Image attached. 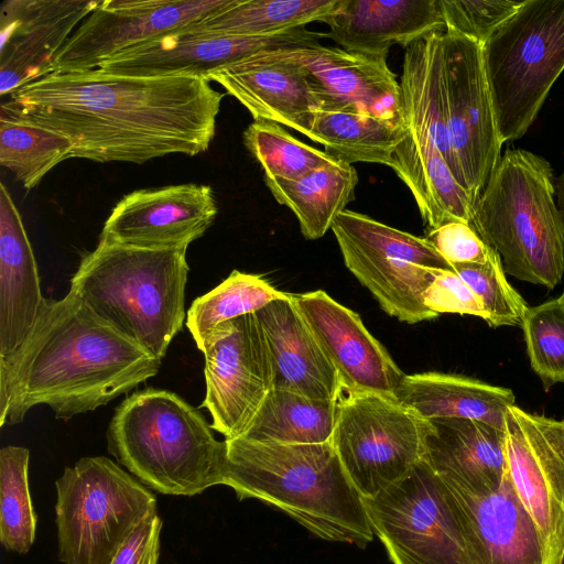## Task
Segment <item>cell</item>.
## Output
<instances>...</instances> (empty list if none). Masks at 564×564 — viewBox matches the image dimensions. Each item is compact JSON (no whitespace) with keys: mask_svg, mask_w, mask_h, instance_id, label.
I'll use <instances>...</instances> for the list:
<instances>
[{"mask_svg":"<svg viewBox=\"0 0 564 564\" xmlns=\"http://www.w3.org/2000/svg\"><path fill=\"white\" fill-rule=\"evenodd\" d=\"M224 94L202 77L52 73L9 95L0 113L67 138L73 158L142 164L205 152Z\"/></svg>","mask_w":564,"mask_h":564,"instance_id":"6da1fadb","label":"cell"},{"mask_svg":"<svg viewBox=\"0 0 564 564\" xmlns=\"http://www.w3.org/2000/svg\"><path fill=\"white\" fill-rule=\"evenodd\" d=\"M422 460L444 480L495 491L508 471L505 429L469 419L425 420Z\"/></svg>","mask_w":564,"mask_h":564,"instance_id":"d4e9b609","label":"cell"},{"mask_svg":"<svg viewBox=\"0 0 564 564\" xmlns=\"http://www.w3.org/2000/svg\"><path fill=\"white\" fill-rule=\"evenodd\" d=\"M223 485L239 500L259 499L316 536L366 547L373 531L364 498L346 475L330 442L284 444L225 440Z\"/></svg>","mask_w":564,"mask_h":564,"instance_id":"3957f363","label":"cell"},{"mask_svg":"<svg viewBox=\"0 0 564 564\" xmlns=\"http://www.w3.org/2000/svg\"><path fill=\"white\" fill-rule=\"evenodd\" d=\"M448 132L463 187L475 203L501 158L502 140L484 66L482 46L443 32Z\"/></svg>","mask_w":564,"mask_h":564,"instance_id":"7c38bea8","label":"cell"},{"mask_svg":"<svg viewBox=\"0 0 564 564\" xmlns=\"http://www.w3.org/2000/svg\"><path fill=\"white\" fill-rule=\"evenodd\" d=\"M423 301L436 315L454 313L486 318L481 302L453 269L435 272L433 281L424 291Z\"/></svg>","mask_w":564,"mask_h":564,"instance_id":"b9f144b4","label":"cell"},{"mask_svg":"<svg viewBox=\"0 0 564 564\" xmlns=\"http://www.w3.org/2000/svg\"><path fill=\"white\" fill-rule=\"evenodd\" d=\"M304 67L319 110L346 111L402 122L400 85L387 57L322 44L288 48Z\"/></svg>","mask_w":564,"mask_h":564,"instance_id":"ffe728a7","label":"cell"},{"mask_svg":"<svg viewBox=\"0 0 564 564\" xmlns=\"http://www.w3.org/2000/svg\"><path fill=\"white\" fill-rule=\"evenodd\" d=\"M452 267L481 302L490 327L521 326L528 305L507 281L497 252L486 263Z\"/></svg>","mask_w":564,"mask_h":564,"instance_id":"f35d334b","label":"cell"},{"mask_svg":"<svg viewBox=\"0 0 564 564\" xmlns=\"http://www.w3.org/2000/svg\"><path fill=\"white\" fill-rule=\"evenodd\" d=\"M338 401H319L273 388L240 437L284 444L330 442Z\"/></svg>","mask_w":564,"mask_h":564,"instance_id":"d6a6232c","label":"cell"},{"mask_svg":"<svg viewBox=\"0 0 564 564\" xmlns=\"http://www.w3.org/2000/svg\"><path fill=\"white\" fill-rule=\"evenodd\" d=\"M237 0H100L62 47L54 73L94 70L155 37L181 30Z\"/></svg>","mask_w":564,"mask_h":564,"instance_id":"5bb4252c","label":"cell"},{"mask_svg":"<svg viewBox=\"0 0 564 564\" xmlns=\"http://www.w3.org/2000/svg\"><path fill=\"white\" fill-rule=\"evenodd\" d=\"M560 300L564 303V290H563V292H562V294L560 296Z\"/></svg>","mask_w":564,"mask_h":564,"instance_id":"bcb514c9","label":"cell"},{"mask_svg":"<svg viewBox=\"0 0 564 564\" xmlns=\"http://www.w3.org/2000/svg\"><path fill=\"white\" fill-rule=\"evenodd\" d=\"M218 213L213 188L167 185L123 196L104 224L100 238L147 249H181L200 238Z\"/></svg>","mask_w":564,"mask_h":564,"instance_id":"e0dca14e","label":"cell"},{"mask_svg":"<svg viewBox=\"0 0 564 564\" xmlns=\"http://www.w3.org/2000/svg\"><path fill=\"white\" fill-rule=\"evenodd\" d=\"M100 0H4L0 6V95L55 72L64 44Z\"/></svg>","mask_w":564,"mask_h":564,"instance_id":"d6986e66","label":"cell"},{"mask_svg":"<svg viewBox=\"0 0 564 564\" xmlns=\"http://www.w3.org/2000/svg\"><path fill=\"white\" fill-rule=\"evenodd\" d=\"M108 451L142 484L163 495L194 496L223 485L226 443L178 394L147 388L116 409Z\"/></svg>","mask_w":564,"mask_h":564,"instance_id":"5b68a950","label":"cell"},{"mask_svg":"<svg viewBox=\"0 0 564 564\" xmlns=\"http://www.w3.org/2000/svg\"><path fill=\"white\" fill-rule=\"evenodd\" d=\"M555 564H564V543Z\"/></svg>","mask_w":564,"mask_h":564,"instance_id":"f6af8a7d","label":"cell"},{"mask_svg":"<svg viewBox=\"0 0 564 564\" xmlns=\"http://www.w3.org/2000/svg\"><path fill=\"white\" fill-rule=\"evenodd\" d=\"M505 433L510 480L539 529L549 564H555L564 543V420L513 404Z\"/></svg>","mask_w":564,"mask_h":564,"instance_id":"9a60e30c","label":"cell"},{"mask_svg":"<svg viewBox=\"0 0 564 564\" xmlns=\"http://www.w3.org/2000/svg\"><path fill=\"white\" fill-rule=\"evenodd\" d=\"M160 366L74 292L46 299L21 348L0 358V426L21 423L40 404L64 420L94 411L154 377Z\"/></svg>","mask_w":564,"mask_h":564,"instance_id":"7a4b0ae2","label":"cell"},{"mask_svg":"<svg viewBox=\"0 0 564 564\" xmlns=\"http://www.w3.org/2000/svg\"><path fill=\"white\" fill-rule=\"evenodd\" d=\"M364 501L373 534L393 564H475L458 502L424 460Z\"/></svg>","mask_w":564,"mask_h":564,"instance_id":"9c48e42d","label":"cell"},{"mask_svg":"<svg viewBox=\"0 0 564 564\" xmlns=\"http://www.w3.org/2000/svg\"><path fill=\"white\" fill-rule=\"evenodd\" d=\"M391 169L411 191L430 230L456 220L470 224L474 203L434 145H417L405 138Z\"/></svg>","mask_w":564,"mask_h":564,"instance_id":"f1b7e54d","label":"cell"},{"mask_svg":"<svg viewBox=\"0 0 564 564\" xmlns=\"http://www.w3.org/2000/svg\"><path fill=\"white\" fill-rule=\"evenodd\" d=\"M338 0H237L189 25L194 32L218 36H267L324 20Z\"/></svg>","mask_w":564,"mask_h":564,"instance_id":"1f68e13d","label":"cell"},{"mask_svg":"<svg viewBox=\"0 0 564 564\" xmlns=\"http://www.w3.org/2000/svg\"><path fill=\"white\" fill-rule=\"evenodd\" d=\"M26 447L0 451V541L8 551L29 552L35 540L36 514L29 489Z\"/></svg>","mask_w":564,"mask_h":564,"instance_id":"d590c367","label":"cell"},{"mask_svg":"<svg viewBox=\"0 0 564 564\" xmlns=\"http://www.w3.org/2000/svg\"><path fill=\"white\" fill-rule=\"evenodd\" d=\"M482 57L502 143L518 140L564 70V0H523Z\"/></svg>","mask_w":564,"mask_h":564,"instance_id":"52a82bcc","label":"cell"},{"mask_svg":"<svg viewBox=\"0 0 564 564\" xmlns=\"http://www.w3.org/2000/svg\"><path fill=\"white\" fill-rule=\"evenodd\" d=\"M444 481L458 502L475 564H549L544 541L508 471L490 492Z\"/></svg>","mask_w":564,"mask_h":564,"instance_id":"7402d4cb","label":"cell"},{"mask_svg":"<svg viewBox=\"0 0 564 564\" xmlns=\"http://www.w3.org/2000/svg\"><path fill=\"white\" fill-rule=\"evenodd\" d=\"M443 32H432L405 47L400 85L406 139L434 145L463 186L448 132Z\"/></svg>","mask_w":564,"mask_h":564,"instance_id":"4316f807","label":"cell"},{"mask_svg":"<svg viewBox=\"0 0 564 564\" xmlns=\"http://www.w3.org/2000/svg\"><path fill=\"white\" fill-rule=\"evenodd\" d=\"M285 295L259 275L234 270L220 284L193 301L186 314V326L202 351L219 325L254 313Z\"/></svg>","mask_w":564,"mask_h":564,"instance_id":"836d02e7","label":"cell"},{"mask_svg":"<svg viewBox=\"0 0 564 564\" xmlns=\"http://www.w3.org/2000/svg\"><path fill=\"white\" fill-rule=\"evenodd\" d=\"M186 250L138 248L99 239L82 259L69 291L162 360L185 319Z\"/></svg>","mask_w":564,"mask_h":564,"instance_id":"277c9868","label":"cell"},{"mask_svg":"<svg viewBox=\"0 0 564 564\" xmlns=\"http://www.w3.org/2000/svg\"><path fill=\"white\" fill-rule=\"evenodd\" d=\"M327 37L355 54L387 57L392 45L408 47L445 31L437 0H338L324 20Z\"/></svg>","mask_w":564,"mask_h":564,"instance_id":"603a6c76","label":"cell"},{"mask_svg":"<svg viewBox=\"0 0 564 564\" xmlns=\"http://www.w3.org/2000/svg\"><path fill=\"white\" fill-rule=\"evenodd\" d=\"M425 420L398 400L344 393L330 444L364 499L404 478L423 459Z\"/></svg>","mask_w":564,"mask_h":564,"instance_id":"8fae6325","label":"cell"},{"mask_svg":"<svg viewBox=\"0 0 564 564\" xmlns=\"http://www.w3.org/2000/svg\"><path fill=\"white\" fill-rule=\"evenodd\" d=\"M500 257L506 273L554 289L564 274V227L551 164L507 150L477 198L469 224Z\"/></svg>","mask_w":564,"mask_h":564,"instance_id":"8992f818","label":"cell"},{"mask_svg":"<svg viewBox=\"0 0 564 564\" xmlns=\"http://www.w3.org/2000/svg\"><path fill=\"white\" fill-rule=\"evenodd\" d=\"M274 199L296 216L304 238L323 237L336 217L355 199L356 169L337 159L295 178H267Z\"/></svg>","mask_w":564,"mask_h":564,"instance_id":"f546056e","label":"cell"},{"mask_svg":"<svg viewBox=\"0 0 564 564\" xmlns=\"http://www.w3.org/2000/svg\"><path fill=\"white\" fill-rule=\"evenodd\" d=\"M451 264L486 263L496 251L464 221H449L431 229L425 237Z\"/></svg>","mask_w":564,"mask_h":564,"instance_id":"60d3db41","label":"cell"},{"mask_svg":"<svg viewBox=\"0 0 564 564\" xmlns=\"http://www.w3.org/2000/svg\"><path fill=\"white\" fill-rule=\"evenodd\" d=\"M73 144L64 135L0 113V164L30 189L57 164L73 158Z\"/></svg>","mask_w":564,"mask_h":564,"instance_id":"e575fe53","label":"cell"},{"mask_svg":"<svg viewBox=\"0 0 564 564\" xmlns=\"http://www.w3.org/2000/svg\"><path fill=\"white\" fill-rule=\"evenodd\" d=\"M522 2L523 0H437L445 31L462 34L481 46Z\"/></svg>","mask_w":564,"mask_h":564,"instance_id":"ab89813d","label":"cell"},{"mask_svg":"<svg viewBox=\"0 0 564 564\" xmlns=\"http://www.w3.org/2000/svg\"><path fill=\"white\" fill-rule=\"evenodd\" d=\"M36 260L21 215L0 184V358L17 352L45 303Z\"/></svg>","mask_w":564,"mask_h":564,"instance_id":"484cf974","label":"cell"},{"mask_svg":"<svg viewBox=\"0 0 564 564\" xmlns=\"http://www.w3.org/2000/svg\"><path fill=\"white\" fill-rule=\"evenodd\" d=\"M521 328L531 368L544 389L564 383V303L557 297L528 306Z\"/></svg>","mask_w":564,"mask_h":564,"instance_id":"74e56055","label":"cell"},{"mask_svg":"<svg viewBox=\"0 0 564 564\" xmlns=\"http://www.w3.org/2000/svg\"><path fill=\"white\" fill-rule=\"evenodd\" d=\"M394 397L424 420L469 419L500 429L516 400L508 388L436 371L404 375Z\"/></svg>","mask_w":564,"mask_h":564,"instance_id":"83f0119b","label":"cell"},{"mask_svg":"<svg viewBox=\"0 0 564 564\" xmlns=\"http://www.w3.org/2000/svg\"><path fill=\"white\" fill-rule=\"evenodd\" d=\"M274 375V388L319 401L344 394L338 375L304 322L290 294L254 312Z\"/></svg>","mask_w":564,"mask_h":564,"instance_id":"cb8c5ba5","label":"cell"},{"mask_svg":"<svg viewBox=\"0 0 564 564\" xmlns=\"http://www.w3.org/2000/svg\"><path fill=\"white\" fill-rule=\"evenodd\" d=\"M242 138L267 178L295 180L335 160L294 138L281 124L267 120H254Z\"/></svg>","mask_w":564,"mask_h":564,"instance_id":"8d00e7d4","label":"cell"},{"mask_svg":"<svg viewBox=\"0 0 564 564\" xmlns=\"http://www.w3.org/2000/svg\"><path fill=\"white\" fill-rule=\"evenodd\" d=\"M555 197L564 227V171L554 180Z\"/></svg>","mask_w":564,"mask_h":564,"instance_id":"ee69618b","label":"cell"},{"mask_svg":"<svg viewBox=\"0 0 564 564\" xmlns=\"http://www.w3.org/2000/svg\"><path fill=\"white\" fill-rule=\"evenodd\" d=\"M58 558L108 564L139 521L156 510L141 481L105 456L82 457L56 480Z\"/></svg>","mask_w":564,"mask_h":564,"instance_id":"ba28073f","label":"cell"},{"mask_svg":"<svg viewBox=\"0 0 564 564\" xmlns=\"http://www.w3.org/2000/svg\"><path fill=\"white\" fill-rule=\"evenodd\" d=\"M307 138L334 159L393 165V154L406 138L402 122L346 111L317 110Z\"/></svg>","mask_w":564,"mask_h":564,"instance_id":"4dcf8cb0","label":"cell"},{"mask_svg":"<svg viewBox=\"0 0 564 564\" xmlns=\"http://www.w3.org/2000/svg\"><path fill=\"white\" fill-rule=\"evenodd\" d=\"M290 296L335 368L344 393H371L395 399V390L404 373L357 313L323 290Z\"/></svg>","mask_w":564,"mask_h":564,"instance_id":"ac0fdd59","label":"cell"},{"mask_svg":"<svg viewBox=\"0 0 564 564\" xmlns=\"http://www.w3.org/2000/svg\"><path fill=\"white\" fill-rule=\"evenodd\" d=\"M332 231L346 268L388 315L409 324L438 316L425 306L423 294L437 270L453 267L425 237L349 209L336 217Z\"/></svg>","mask_w":564,"mask_h":564,"instance_id":"30bf717a","label":"cell"},{"mask_svg":"<svg viewBox=\"0 0 564 564\" xmlns=\"http://www.w3.org/2000/svg\"><path fill=\"white\" fill-rule=\"evenodd\" d=\"M202 352L206 395L200 406L208 410L213 430L225 440L240 437L274 388L269 350L254 313L219 325Z\"/></svg>","mask_w":564,"mask_h":564,"instance_id":"4fadbf2b","label":"cell"},{"mask_svg":"<svg viewBox=\"0 0 564 564\" xmlns=\"http://www.w3.org/2000/svg\"><path fill=\"white\" fill-rule=\"evenodd\" d=\"M162 521L156 510L144 516L108 564H158Z\"/></svg>","mask_w":564,"mask_h":564,"instance_id":"7bdbcfd3","label":"cell"},{"mask_svg":"<svg viewBox=\"0 0 564 564\" xmlns=\"http://www.w3.org/2000/svg\"><path fill=\"white\" fill-rule=\"evenodd\" d=\"M326 32L305 26L267 36H218L188 26L134 46L96 70L130 77L192 76L206 78L220 67L256 53L319 44ZM208 80V79H207Z\"/></svg>","mask_w":564,"mask_h":564,"instance_id":"2e32d148","label":"cell"},{"mask_svg":"<svg viewBox=\"0 0 564 564\" xmlns=\"http://www.w3.org/2000/svg\"><path fill=\"white\" fill-rule=\"evenodd\" d=\"M254 120L286 126L308 135L314 112L319 110L308 75L288 48L256 53L210 73Z\"/></svg>","mask_w":564,"mask_h":564,"instance_id":"44dd1931","label":"cell"}]
</instances>
